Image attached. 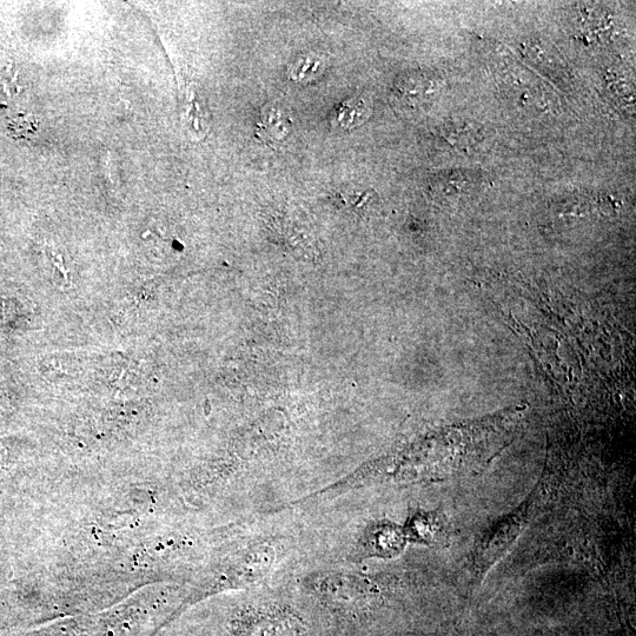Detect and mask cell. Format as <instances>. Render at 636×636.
<instances>
[{"label":"cell","instance_id":"cell-1","mask_svg":"<svg viewBox=\"0 0 636 636\" xmlns=\"http://www.w3.org/2000/svg\"><path fill=\"white\" fill-rule=\"evenodd\" d=\"M534 505L535 493L530 495L529 500L522 503L519 509L496 522L492 528L483 533L482 538L476 543L473 556L474 573L477 579L481 580L483 575H486L489 569L513 546L532 516Z\"/></svg>","mask_w":636,"mask_h":636},{"label":"cell","instance_id":"cell-2","mask_svg":"<svg viewBox=\"0 0 636 636\" xmlns=\"http://www.w3.org/2000/svg\"><path fill=\"white\" fill-rule=\"evenodd\" d=\"M243 636H303L304 627L294 614L281 609L255 611L241 622Z\"/></svg>","mask_w":636,"mask_h":636},{"label":"cell","instance_id":"cell-3","mask_svg":"<svg viewBox=\"0 0 636 636\" xmlns=\"http://www.w3.org/2000/svg\"><path fill=\"white\" fill-rule=\"evenodd\" d=\"M361 583L349 576H326L317 579L315 591L328 605L349 611L360 606L362 598Z\"/></svg>","mask_w":636,"mask_h":636},{"label":"cell","instance_id":"cell-4","mask_svg":"<svg viewBox=\"0 0 636 636\" xmlns=\"http://www.w3.org/2000/svg\"><path fill=\"white\" fill-rule=\"evenodd\" d=\"M406 541L407 536L400 527L392 523H380L367 530L363 547L368 554L392 558L403 551Z\"/></svg>","mask_w":636,"mask_h":636},{"label":"cell","instance_id":"cell-5","mask_svg":"<svg viewBox=\"0 0 636 636\" xmlns=\"http://www.w3.org/2000/svg\"><path fill=\"white\" fill-rule=\"evenodd\" d=\"M291 128H293V118L289 111L281 105L268 104L261 111L256 137L263 143H280L289 136Z\"/></svg>","mask_w":636,"mask_h":636},{"label":"cell","instance_id":"cell-6","mask_svg":"<svg viewBox=\"0 0 636 636\" xmlns=\"http://www.w3.org/2000/svg\"><path fill=\"white\" fill-rule=\"evenodd\" d=\"M369 116V108L362 98H351L337 106L333 117V125L342 130L359 127Z\"/></svg>","mask_w":636,"mask_h":636},{"label":"cell","instance_id":"cell-7","mask_svg":"<svg viewBox=\"0 0 636 636\" xmlns=\"http://www.w3.org/2000/svg\"><path fill=\"white\" fill-rule=\"evenodd\" d=\"M441 526L439 521L434 518V515L419 514L414 516L410 520L408 532L412 536V539L417 542L427 543V545H433L437 538Z\"/></svg>","mask_w":636,"mask_h":636},{"label":"cell","instance_id":"cell-8","mask_svg":"<svg viewBox=\"0 0 636 636\" xmlns=\"http://www.w3.org/2000/svg\"><path fill=\"white\" fill-rule=\"evenodd\" d=\"M322 61L320 59L308 56L300 58L291 65L289 69V77L295 79L296 82H310L311 79L322 74Z\"/></svg>","mask_w":636,"mask_h":636}]
</instances>
